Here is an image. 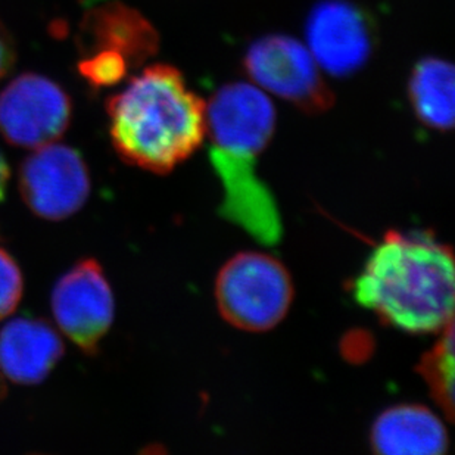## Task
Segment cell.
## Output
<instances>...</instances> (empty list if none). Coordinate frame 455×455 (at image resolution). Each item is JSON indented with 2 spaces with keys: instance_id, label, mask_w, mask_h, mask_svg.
<instances>
[{
  "instance_id": "15",
  "label": "cell",
  "mask_w": 455,
  "mask_h": 455,
  "mask_svg": "<svg viewBox=\"0 0 455 455\" xmlns=\"http://www.w3.org/2000/svg\"><path fill=\"white\" fill-rule=\"evenodd\" d=\"M130 65L123 56L111 52H92L83 55L78 71L95 89L114 86L127 77Z\"/></svg>"
},
{
  "instance_id": "18",
  "label": "cell",
  "mask_w": 455,
  "mask_h": 455,
  "mask_svg": "<svg viewBox=\"0 0 455 455\" xmlns=\"http://www.w3.org/2000/svg\"><path fill=\"white\" fill-rule=\"evenodd\" d=\"M9 181V165L4 159V154L0 152V201L4 199L6 194V188H8Z\"/></svg>"
},
{
  "instance_id": "3",
  "label": "cell",
  "mask_w": 455,
  "mask_h": 455,
  "mask_svg": "<svg viewBox=\"0 0 455 455\" xmlns=\"http://www.w3.org/2000/svg\"><path fill=\"white\" fill-rule=\"evenodd\" d=\"M215 301L220 314L233 327L270 331L286 317L292 305V279L283 264L267 253H237L220 270Z\"/></svg>"
},
{
  "instance_id": "14",
  "label": "cell",
  "mask_w": 455,
  "mask_h": 455,
  "mask_svg": "<svg viewBox=\"0 0 455 455\" xmlns=\"http://www.w3.org/2000/svg\"><path fill=\"white\" fill-rule=\"evenodd\" d=\"M441 338L421 356L419 374L429 387L430 395L448 420L454 419V322L450 323Z\"/></svg>"
},
{
  "instance_id": "8",
  "label": "cell",
  "mask_w": 455,
  "mask_h": 455,
  "mask_svg": "<svg viewBox=\"0 0 455 455\" xmlns=\"http://www.w3.org/2000/svg\"><path fill=\"white\" fill-rule=\"evenodd\" d=\"M305 36L318 67L340 78L360 71L376 44L373 20L349 0L318 2L307 18Z\"/></svg>"
},
{
  "instance_id": "4",
  "label": "cell",
  "mask_w": 455,
  "mask_h": 455,
  "mask_svg": "<svg viewBox=\"0 0 455 455\" xmlns=\"http://www.w3.org/2000/svg\"><path fill=\"white\" fill-rule=\"evenodd\" d=\"M243 67L253 83L305 114H322L335 103L307 46L286 35H268L246 49Z\"/></svg>"
},
{
  "instance_id": "12",
  "label": "cell",
  "mask_w": 455,
  "mask_h": 455,
  "mask_svg": "<svg viewBox=\"0 0 455 455\" xmlns=\"http://www.w3.org/2000/svg\"><path fill=\"white\" fill-rule=\"evenodd\" d=\"M370 443L380 455H443L448 434L429 408L398 405L383 411L370 432Z\"/></svg>"
},
{
  "instance_id": "9",
  "label": "cell",
  "mask_w": 455,
  "mask_h": 455,
  "mask_svg": "<svg viewBox=\"0 0 455 455\" xmlns=\"http://www.w3.org/2000/svg\"><path fill=\"white\" fill-rule=\"evenodd\" d=\"M206 136L212 147H245L264 152L275 130L270 98L250 83H228L205 105Z\"/></svg>"
},
{
  "instance_id": "13",
  "label": "cell",
  "mask_w": 455,
  "mask_h": 455,
  "mask_svg": "<svg viewBox=\"0 0 455 455\" xmlns=\"http://www.w3.org/2000/svg\"><path fill=\"white\" fill-rule=\"evenodd\" d=\"M454 67L427 56L417 62L408 82V100L421 124L438 132L454 127Z\"/></svg>"
},
{
  "instance_id": "17",
  "label": "cell",
  "mask_w": 455,
  "mask_h": 455,
  "mask_svg": "<svg viewBox=\"0 0 455 455\" xmlns=\"http://www.w3.org/2000/svg\"><path fill=\"white\" fill-rule=\"evenodd\" d=\"M15 62V46L8 28L0 21V80L8 76Z\"/></svg>"
},
{
  "instance_id": "6",
  "label": "cell",
  "mask_w": 455,
  "mask_h": 455,
  "mask_svg": "<svg viewBox=\"0 0 455 455\" xmlns=\"http://www.w3.org/2000/svg\"><path fill=\"white\" fill-rule=\"evenodd\" d=\"M56 326L87 355L100 349L116 317V301L100 262L86 258L60 275L51 295Z\"/></svg>"
},
{
  "instance_id": "10",
  "label": "cell",
  "mask_w": 455,
  "mask_h": 455,
  "mask_svg": "<svg viewBox=\"0 0 455 455\" xmlns=\"http://www.w3.org/2000/svg\"><path fill=\"white\" fill-rule=\"evenodd\" d=\"M83 53L111 52L138 68L158 52L156 28L138 9L114 0L87 11L80 26Z\"/></svg>"
},
{
  "instance_id": "5",
  "label": "cell",
  "mask_w": 455,
  "mask_h": 455,
  "mask_svg": "<svg viewBox=\"0 0 455 455\" xmlns=\"http://www.w3.org/2000/svg\"><path fill=\"white\" fill-rule=\"evenodd\" d=\"M73 105L51 78L26 73L0 92V136L13 147L36 149L68 129Z\"/></svg>"
},
{
  "instance_id": "11",
  "label": "cell",
  "mask_w": 455,
  "mask_h": 455,
  "mask_svg": "<svg viewBox=\"0 0 455 455\" xmlns=\"http://www.w3.org/2000/svg\"><path fill=\"white\" fill-rule=\"evenodd\" d=\"M60 333L40 318H13L0 329V373L17 385H39L64 355Z\"/></svg>"
},
{
  "instance_id": "2",
  "label": "cell",
  "mask_w": 455,
  "mask_h": 455,
  "mask_svg": "<svg viewBox=\"0 0 455 455\" xmlns=\"http://www.w3.org/2000/svg\"><path fill=\"white\" fill-rule=\"evenodd\" d=\"M205 105L176 67H147L108 98L114 149L124 163L145 172H172L206 138Z\"/></svg>"
},
{
  "instance_id": "16",
  "label": "cell",
  "mask_w": 455,
  "mask_h": 455,
  "mask_svg": "<svg viewBox=\"0 0 455 455\" xmlns=\"http://www.w3.org/2000/svg\"><path fill=\"white\" fill-rule=\"evenodd\" d=\"M24 291V279L12 255L0 246V322L17 309Z\"/></svg>"
},
{
  "instance_id": "7",
  "label": "cell",
  "mask_w": 455,
  "mask_h": 455,
  "mask_svg": "<svg viewBox=\"0 0 455 455\" xmlns=\"http://www.w3.org/2000/svg\"><path fill=\"white\" fill-rule=\"evenodd\" d=\"M18 183L27 206L49 221L73 217L91 196V176L82 155L56 142L33 149L21 164Z\"/></svg>"
},
{
  "instance_id": "1",
  "label": "cell",
  "mask_w": 455,
  "mask_h": 455,
  "mask_svg": "<svg viewBox=\"0 0 455 455\" xmlns=\"http://www.w3.org/2000/svg\"><path fill=\"white\" fill-rule=\"evenodd\" d=\"M361 307L412 335L452 323L454 259L450 246L426 232H387L351 284Z\"/></svg>"
}]
</instances>
